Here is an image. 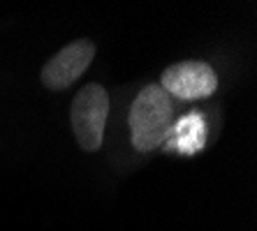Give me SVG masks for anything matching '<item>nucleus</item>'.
<instances>
[{"label":"nucleus","mask_w":257,"mask_h":231,"mask_svg":"<svg viewBox=\"0 0 257 231\" xmlns=\"http://www.w3.org/2000/svg\"><path fill=\"white\" fill-rule=\"evenodd\" d=\"M160 86L169 97L192 102L213 95L218 88V77L209 63L183 60V63H174L162 72Z\"/></svg>","instance_id":"7ed1b4c3"},{"label":"nucleus","mask_w":257,"mask_h":231,"mask_svg":"<svg viewBox=\"0 0 257 231\" xmlns=\"http://www.w3.org/2000/svg\"><path fill=\"white\" fill-rule=\"evenodd\" d=\"M167 139V146L172 150H179L183 155L199 153L206 143V120L199 111L188 113L176 125H172V132H169Z\"/></svg>","instance_id":"39448f33"},{"label":"nucleus","mask_w":257,"mask_h":231,"mask_svg":"<svg viewBox=\"0 0 257 231\" xmlns=\"http://www.w3.org/2000/svg\"><path fill=\"white\" fill-rule=\"evenodd\" d=\"M95 58V44L90 40L70 42L60 49L42 70V83L49 90H65L77 81Z\"/></svg>","instance_id":"20e7f679"},{"label":"nucleus","mask_w":257,"mask_h":231,"mask_svg":"<svg viewBox=\"0 0 257 231\" xmlns=\"http://www.w3.org/2000/svg\"><path fill=\"white\" fill-rule=\"evenodd\" d=\"M174 104L160 83L139 90L130 107V141L139 153H151L167 141L172 132Z\"/></svg>","instance_id":"f257e3e1"},{"label":"nucleus","mask_w":257,"mask_h":231,"mask_svg":"<svg viewBox=\"0 0 257 231\" xmlns=\"http://www.w3.org/2000/svg\"><path fill=\"white\" fill-rule=\"evenodd\" d=\"M109 118V93L100 83H88L77 93L70 109V123L77 143L86 153L100 150Z\"/></svg>","instance_id":"f03ea898"}]
</instances>
